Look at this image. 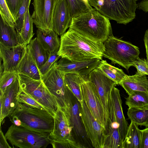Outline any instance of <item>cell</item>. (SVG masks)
<instances>
[{
    "instance_id": "d6a6232c",
    "label": "cell",
    "mask_w": 148,
    "mask_h": 148,
    "mask_svg": "<svg viewBox=\"0 0 148 148\" xmlns=\"http://www.w3.org/2000/svg\"><path fill=\"white\" fill-rule=\"evenodd\" d=\"M30 1L31 0H22L15 23V28L18 35L20 33L22 28L25 14L29 8Z\"/></svg>"
},
{
    "instance_id": "9c48e42d",
    "label": "cell",
    "mask_w": 148,
    "mask_h": 148,
    "mask_svg": "<svg viewBox=\"0 0 148 148\" xmlns=\"http://www.w3.org/2000/svg\"><path fill=\"white\" fill-rule=\"evenodd\" d=\"M80 77L81 90L83 100L87 104L95 119L105 130L107 119L97 90L89 80L88 75H80Z\"/></svg>"
},
{
    "instance_id": "f546056e",
    "label": "cell",
    "mask_w": 148,
    "mask_h": 148,
    "mask_svg": "<svg viewBox=\"0 0 148 148\" xmlns=\"http://www.w3.org/2000/svg\"><path fill=\"white\" fill-rule=\"evenodd\" d=\"M33 19L29 13V8L24 15L23 24L20 33L18 36L21 44H28L34 33L33 32Z\"/></svg>"
},
{
    "instance_id": "8d00e7d4",
    "label": "cell",
    "mask_w": 148,
    "mask_h": 148,
    "mask_svg": "<svg viewBox=\"0 0 148 148\" xmlns=\"http://www.w3.org/2000/svg\"><path fill=\"white\" fill-rule=\"evenodd\" d=\"M133 66L136 69L137 73L148 75V62L145 59L138 57L133 62Z\"/></svg>"
},
{
    "instance_id": "30bf717a",
    "label": "cell",
    "mask_w": 148,
    "mask_h": 148,
    "mask_svg": "<svg viewBox=\"0 0 148 148\" xmlns=\"http://www.w3.org/2000/svg\"><path fill=\"white\" fill-rule=\"evenodd\" d=\"M56 62L46 73L41 75V80L50 93L55 97L58 106L64 109L66 106L67 86L64 79V73L57 68Z\"/></svg>"
},
{
    "instance_id": "7402d4cb",
    "label": "cell",
    "mask_w": 148,
    "mask_h": 148,
    "mask_svg": "<svg viewBox=\"0 0 148 148\" xmlns=\"http://www.w3.org/2000/svg\"><path fill=\"white\" fill-rule=\"evenodd\" d=\"M17 72L34 79L41 80V74L27 45L26 51L17 69Z\"/></svg>"
},
{
    "instance_id": "1f68e13d",
    "label": "cell",
    "mask_w": 148,
    "mask_h": 148,
    "mask_svg": "<svg viewBox=\"0 0 148 148\" xmlns=\"http://www.w3.org/2000/svg\"><path fill=\"white\" fill-rule=\"evenodd\" d=\"M72 18L77 16L92 8L83 0H66Z\"/></svg>"
},
{
    "instance_id": "5bb4252c",
    "label": "cell",
    "mask_w": 148,
    "mask_h": 148,
    "mask_svg": "<svg viewBox=\"0 0 148 148\" xmlns=\"http://www.w3.org/2000/svg\"><path fill=\"white\" fill-rule=\"evenodd\" d=\"M21 90L18 76L15 80L7 87L4 93H0V127L5 118L11 115L17 107Z\"/></svg>"
},
{
    "instance_id": "3957f363",
    "label": "cell",
    "mask_w": 148,
    "mask_h": 148,
    "mask_svg": "<svg viewBox=\"0 0 148 148\" xmlns=\"http://www.w3.org/2000/svg\"><path fill=\"white\" fill-rule=\"evenodd\" d=\"M88 2L110 20L125 25L135 18L138 8L136 0H88Z\"/></svg>"
},
{
    "instance_id": "9a60e30c",
    "label": "cell",
    "mask_w": 148,
    "mask_h": 148,
    "mask_svg": "<svg viewBox=\"0 0 148 148\" xmlns=\"http://www.w3.org/2000/svg\"><path fill=\"white\" fill-rule=\"evenodd\" d=\"M27 45L23 43L16 46L8 47L0 42V58L3 61V72L16 71Z\"/></svg>"
},
{
    "instance_id": "2e32d148",
    "label": "cell",
    "mask_w": 148,
    "mask_h": 148,
    "mask_svg": "<svg viewBox=\"0 0 148 148\" xmlns=\"http://www.w3.org/2000/svg\"><path fill=\"white\" fill-rule=\"evenodd\" d=\"M101 60L94 58L82 61H71L61 57L56 64L57 68L64 73H74L82 75H88L97 67Z\"/></svg>"
},
{
    "instance_id": "d6986e66",
    "label": "cell",
    "mask_w": 148,
    "mask_h": 148,
    "mask_svg": "<svg viewBox=\"0 0 148 148\" xmlns=\"http://www.w3.org/2000/svg\"><path fill=\"white\" fill-rule=\"evenodd\" d=\"M72 18L66 0H59L53 14V29L58 34L64 33L69 27Z\"/></svg>"
},
{
    "instance_id": "4fadbf2b",
    "label": "cell",
    "mask_w": 148,
    "mask_h": 148,
    "mask_svg": "<svg viewBox=\"0 0 148 148\" xmlns=\"http://www.w3.org/2000/svg\"><path fill=\"white\" fill-rule=\"evenodd\" d=\"M89 80L97 89L107 119L108 117V103L111 90L116 84L106 75L98 68L88 75Z\"/></svg>"
},
{
    "instance_id": "484cf974",
    "label": "cell",
    "mask_w": 148,
    "mask_h": 148,
    "mask_svg": "<svg viewBox=\"0 0 148 148\" xmlns=\"http://www.w3.org/2000/svg\"><path fill=\"white\" fill-rule=\"evenodd\" d=\"M122 148H141V130L138 125L131 121L122 142Z\"/></svg>"
},
{
    "instance_id": "d4e9b609",
    "label": "cell",
    "mask_w": 148,
    "mask_h": 148,
    "mask_svg": "<svg viewBox=\"0 0 148 148\" xmlns=\"http://www.w3.org/2000/svg\"><path fill=\"white\" fill-rule=\"evenodd\" d=\"M31 55L39 68L47 62L50 53L40 43L37 37L28 44Z\"/></svg>"
},
{
    "instance_id": "ba28073f",
    "label": "cell",
    "mask_w": 148,
    "mask_h": 148,
    "mask_svg": "<svg viewBox=\"0 0 148 148\" xmlns=\"http://www.w3.org/2000/svg\"><path fill=\"white\" fill-rule=\"evenodd\" d=\"M21 90L34 99L54 117L58 105L55 97L49 92L41 80L18 73Z\"/></svg>"
},
{
    "instance_id": "ac0fdd59",
    "label": "cell",
    "mask_w": 148,
    "mask_h": 148,
    "mask_svg": "<svg viewBox=\"0 0 148 148\" xmlns=\"http://www.w3.org/2000/svg\"><path fill=\"white\" fill-rule=\"evenodd\" d=\"M50 137L53 140L58 141H74L72 128L66 114L64 110L58 106L54 116L53 128Z\"/></svg>"
},
{
    "instance_id": "7dc6e473",
    "label": "cell",
    "mask_w": 148,
    "mask_h": 148,
    "mask_svg": "<svg viewBox=\"0 0 148 148\" xmlns=\"http://www.w3.org/2000/svg\"><path fill=\"white\" fill-rule=\"evenodd\" d=\"M136 1L138 0H136Z\"/></svg>"
},
{
    "instance_id": "4dcf8cb0",
    "label": "cell",
    "mask_w": 148,
    "mask_h": 148,
    "mask_svg": "<svg viewBox=\"0 0 148 148\" xmlns=\"http://www.w3.org/2000/svg\"><path fill=\"white\" fill-rule=\"evenodd\" d=\"M125 98L128 108H148V92L136 91Z\"/></svg>"
},
{
    "instance_id": "4316f807",
    "label": "cell",
    "mask_w": 148,
    "mask_h": 148,
    "mask_svg": "<svg viewBox=\"0 0 148 148\" xmlns=\"http://www.w3.org/2000/svg\"><path fill=\"white\" fill-rule=\"evenodd\" d=\"M97 67L117 85L120 84L126 75L122 69L111 65L106 60H101Z\"/></svg>"
},
{
    "instance_id": "5b68a950",
    "label": "cell",
    "mask_w": 148,
    "mask_h": 148,
    "mask_svg": "<svg viewBox=\"0 0 148 148\" xmlns=\"http://www.w3.org/2000/svg\"><path fill=\"white\" fill-rule=\"evenodd\" d=\"M103 44V57L111 60L112 63L118 64L127 71L133 66V62L140 54L138 47L113 35L110 36Z\"/></svg>"
},
{
    "instance_id": "ee69618b",
    "label": "cell",
    "mask_w": 148,
    "mask_h": 148,
    "mask_svg": "<svg viewBox=\"0 0 148 148\" xmlns=\"http://www.w3.org/2000/svg\"><path fill=\"white\" fill-rule=\"evenodd\" d=\"M143 40L146 49V60L148 62V29H147L145 32Z\"/></svg>"
},
{
    "instance_id": "f6af8a7d",
    "label": "cell",
    "mask_w": 148,
    "mask_h": 148,
    "mask_svg": "<svg viewBox=\"0 0 148 148\" xmlns=\"http://www.w3.org/2000/svg\"><path fill=\"white\" fill-rule=\"evenodd\" d=\"M8 117L13 124L17 126L21 125V121L16 117L14 116H9Z\"/></svg>"
},
{
    "instance_id": "7a4b0ae2",
    "label": "cell",
    "mask_w": 148,
    "mask_h": 148,
    "mask_svg": "<svg viewBox=\"0 0 148 148\" xmlns=\"http://www.w3.org/2000/svg\"><path fill=\"white\" fill-rule=\"evenodd\" d=\"M69 28L103 43L113 35L110 20L95 8L72 18Z\"/></svg>"
},
{
    "instance_id": "836d02e7",
    "label": "cell",
    "mask_w": 148,
    "mask_h": 148,
    "mask_svg": "<svg viewBox=\"0 0 148 148\" xmlns=\"http://www.w3.org/2000/svg\"><path fill=\"white\" fill-rule=\"evenodd\" d=\"M18 75L16 71L3 72L0 74V93H4L7 87L15 80Z\"/></svg>"
},
{
    "instance_id": "277c9868",
    "label": "cell",
    "mask_w": 148,
    "mask_h": 148,
    "mask_svg": "<svg viewBox=\"0 0 148 148\" xmlns=\"http://www.w3.org/2000/svg\"><path fill=\"white\" fill-rule=\"evenodd\" d=\"M10 116L16 117L21 122L20 126L28 128L50 133L53 128L54 117L47 110L23 103L18 102Z\"/></svg>"
},
{
    "instance_id": "d590c367",
    "label": "cell",
    "mask_w": 148,
    "mask_h": 148,
    "mask_svg": "<svg viewBox=\"0 0 148 148\" xmlns=\"http://www.w3.org/2000/svg\"><path fill=\"white\" fill-rule=\"evenodd\" d=\"M18 102L23 103L34 108L43 109L47 111L43 106L21 90L18 96Z\"/></svg>"
},
{
    "instance_id": "60d3db41",
    "label": "cell",
    "mask_w": 148,
    "mask_h": 148,
    "mask_svg": "<svg viewBox=\"0 0 148 148\" xmlns=\"http://www.w3.org/2000/svg\"><path fill=\"white\" fill-rule=\"evenodd\" d=\"M141 148H148V127L141 130Z\"/></svg>"
},
{
    "instance_id": "bcb514c9",
    "label": "cell",
    "mask_w": 148,
    "mask_h": 148,
    "mask_svg": "<svg viewBox=\"0 0 148 148\" xmlns=\"http://www.w3.org/2000/svg\"><path fill=\"white\" fill-rule=\"evenodd\" d=\"M88 5H90L88 3V0H83Z\"/></svg>"
},
{
    "instance_id": "e0dca14e",
    "label": "cell",
    "mask_w": 148,
    "mask_h": 148,
    "mask_svg": "<svg viewBox=\"0 0 148 148\" xmlns=\"http://www.w3.org/2000/svg\"><path fill=\"white\" fill-rule=\"evenodd\" d=\"M108 117L105 128L106 138L103 148H122V141L119 134L117 122L110 97L108 103Z\"/></svg>"
},
{
    "instance_id": "52a82bcc",
    "label": "cell",
    "mask_w": 148,
    "mask_h": 148,
    "mask_svg": "<svg viewBox=\"0 0 148 148\" xmlns=\"http://www.w3.org/2000/svg\"><path fill=\"white\" fill-rule=\"evenodd\" d=\"M66 99V106L64 110L72 128L73 140L82 148L91 147L92 144L88 136L81 116V103L67 86Z\"/></svg>"
},
{
    "instance_id": "8992f818",
    "label": "cell",
    "mask_w": 148,
    "mask_h": 148,
    "mask_svg": "<svg viewBox=\"0 0 148 148\" xmlns=\"http://www.w3.org/2000/svg\"><path fill=\"white\" fill-rule=\"evenodd\" d=\"M50 133L13 124L4 135L13 146L20 148H45L52 141Z\"/></svg>"
},
{
    "instance_id": "6da1fadb",
    "label": "cell",
    "mask_w": 148,
    "mask_h": 148,
    "mask_svg": "<svg viewBox=\"0 0 148 148\" xmlns=\"http://www.w3.org/2000/svg\"><path fill=\"white\" fill-rule=\"evenodd\" d=\"M103 43L90 39L69 28L61 35L58 52L61 57L71 61H82L94 58L102 60Z\"/></svg>"
},
{
    "instance_id": "f1b7e54d",
    "label": "cell",
    "mask_w": 148,
    "mask_h": 148,
    "mask_svg": "<svg viewBox=\"0 0 148 148\" xmlns=\"http://www.w3.org/2000/svg\"><path fill=\"white\" fill-rule=\"evenodd\" d=\"M64 79L66 86L81 103L83 99L81 90L80 75L74 73H64Z\"/></svg>"
},
{
    "instance_id": "7c38bea8",
    "label": "cell",
    "mask_w": 148,
    "mask_h": 148,
    "mask_svg": "<svg viewBox=\"0 0 148 148\" xmlns=\"http://www.w3.org/2000/svg\"><path fill=\"white\" fill-rule=\"evenodd\" d=\"M59 0H33L34 10L32 15L38 29H53V17Z\"/></svg>"
},
{
    "instance_id": "e575fe53",
    "label": "cell",
    "mask_w": 148,
    "mask_h": 148,
    "mask_svg": "<svg viewBox=\"0 0 148 148\" xmlns=\"http://www.w3.org/2000/svg\"><path fill=\"white\" fill-rule=\"evenodd\" d=\"M0 14L8 24L15 27L14 19L5 0H0Z\"/></svg>"
},
{
    "instance_id": "8fae6325",
    "label": "cell",
    "mask_w": 148,
    "mask_h": 148,
    "mask_svg": "<svg viewBox=\"0 0 148 148\" xmlns=\"http://www.w3.org/2000/svg\"><path fill=\"white\" fill-rule=\"evenodd\" d=\"M81 104V116L92 146L95 148H103L106 136L104 127L95 119L84 100Z\"/></svg>"
},
{
    "instance_id": "83f0119b",
    "label": "cell",
    "mask_w": 148,
    "mask_h": 148,
    "mask_svg": "<svg viewBox=\"0 0 148 148\" xmlns=\"http://www.w3.org/2000/svg\"><path fill=\"white\" fill-rule=\"evenodd\" d=\"M127 115L131 121L148 127V108H128Z\"/></svg>"
},
{
    "instance_id": "7bdbcfd3",
    "label": "cell",
    "mask_w": 148,
    "mask_h": 148,
    "mask_svg": "<svg viewBox=\"0 0 148 148\" xmlns=\"http://www.w3.org/2000/svg\"><path fill=\"white\" fill-rule=\"evenodd\" d=\"M138 8L145 12H148V0L142 1L137 4Z\"/></svg>"
},
{
    "instance_id": "603a6c76",
    "label": "cell",
    "mask_w": 148,
    "mask_h": 148,
    "mask_svg": "<svg viewBox=\"0 0 148 148\" xmlns=\"http://www.w3.org/2000/svg\"><path fill=\"white\" fill-rule=\"evenodd\" d=\"M37 38L43 47L50 53L58 52L60 45L58 34L53 30L38 29Z\"/></svg>"
},
{
    "instance_id": "74e56055",
    "label": "cell",
    "mask_w": 148,
    "mask_h": 148,
    "mask_svg": "<svg viewBox=\"0 0 148 148\" xmlns=\"http://www.w3.org/2000/svg\"><path fill=\"white\" fill-rule=\"evenodd\" d=\"M58 52L50 54L49 58L47 62L39 68V70L41 75L46 73L50 69L51 66L55 62L57 61L61 58L57 53Z\"/></svg>"
},
{
    "instance_id": "ffe728a7",
    "label": "cell",
    "mask_w": 148,
    "mask_h": 148,
    "mask_svg": "<svg viewBox=\"0 0 148 148\" xmlns=\"http://www.w3.org/2000/svg\"><path fill=\"white\" fill-rule=\"evenodd\" d=\"M110 98L116 121L119 125V132L123 142L126 134L129 125L123 113L120 91L115 87L111 90Z\"/></svg>"
},
{
    "instance_id": "44dd1931",
    "label": "cell",
    "mask_w": 148,
    "mask_h": 148,
    "mask_svg": "<svg viewBox=\"0 0 148 148\" xmlns=\"http://www.w3.org/2000/svg\"><path fill=\"white\" fill-rule=\"evenodd\" d=\"M119 85L128 95L136 91L148 92V79L146 75L137 72L132 75L126 74Z\"/></svg>"
},
{
    "instance_id": "cb8c5ba5",
    "label": "cell",
    "mask_w": 148,
    "mask_h": 148,
    "mask_svg": "<svg viewBox=\"0 0 148 148\" xmlns=\"http://www.w3.org/2000/svg\"><path fill=\"white\" fill-rule=\"evenodd\" d=\"M0 42L8 47L16 46L21 44L15 27L8 24L1 15Z\"/></svg>"
},
{
    "instance_id": "b9f144b4",
    "label": "cell",
    "mask_w": 148,
    "mask_h": 148,
    "mask_svg": "<svg viewBox=\"0 0 148 148\" xmlns=\"http://www.w3.org/2000/svg\"><path fill=\"white\" fill-rule=\"evenodd\" d=\"M0 133V148H11L1 129Z\"/></svg>"
},
{
    "instance_id": "f35d334b",
    "label": "cell",
    "mask_w": 148,
    "mask_h": 148,
    "mask_svg": "<svg viewBox=\"0 0 148 148\" xmlns=\"http://www.w3.org/2000/svg\"><path fill=\"white\" fill-rule=\"evenodd\" d=\"M5 1L15 22L22 0H5Z\"/></svg>"
},
{
    "instance_id": "ab89813d",
    "label": "cell",
    "mask_w": 148,
    "mask_h": 148,
    "mask_svg": "<svg viewBox=\"0 0 148 148\" xmlns=\"http://www.w3.org/2000/svg\"><path fill=\"white\" fill-rule=\"evenodd\" d=\"M51 144L54 148H82L81 146L75 142L71 140L60 141L53 140Z\"/></svg>"
}]
</instances>
